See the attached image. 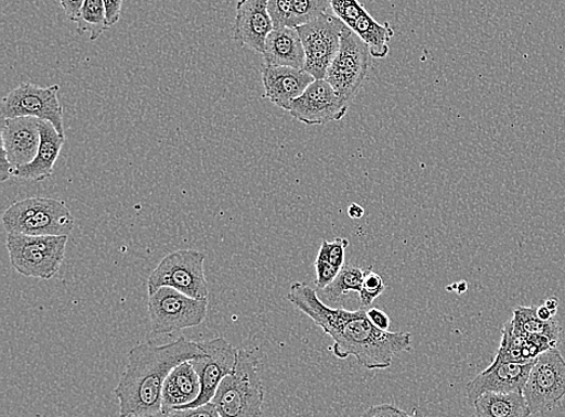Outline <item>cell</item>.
Returning a JSON list of instances; mask_svg holds the SVG:
<instances>
[{
    "label": "cell",
    "mask_w": 565,
    "mask_h": 417,
    "mask_svg": "<svg viewBox=\"0 0 565 417\" xmlns=\"http://www.w3.org/2000/svg\"><path fill=\"white\" fill-rule=\"evenodd\" d=\"M287 301L331 335L335 357L345 360L353 356L365 370H387L394 356L411 349V333L376 329L364 309L331 308L321 301L317 290L305 282L291 285Z\"/></svg>",
    "instance_id": "1"
},
{
    "label": "cell",
    "mask_w": 565,
    "mask_h": 417,
    "mask_svg": "<svg viewBox=\"0 0 565 417\" xmlns=\"http://www.w3.org/2000/svg\"><path fill=\"white\" fill-rule=\"evenodd\" d=\"M203 354L201 343L180 336L166 345L152 343L131 348L127 366L115 388L120 416L134 417L162 410V391L168 375L180 363Z\"/></svg>",
    "instance_id": "2"
},
{
    "label": "cell",
    "mask_w": 565,
    "mask_h": 417,
    "mask_svg": "<svg viewBox=\"0 0 565 417\" xmlns=\"http://www.w3.org/2000/svg\"><path fill=\"white\" fill-rule=\"evenodd\" d=\"M265 388L258 360L247 350H239L235 368L220 384L212 403L221 417H259Z\"/></svg>",
    "instance_id": "3"
},
{
    "label": "cell",
    "mask_w": 565,
    "mask_h": 417,
    "mask_svg": "<svg viewBox=\"0 0 565 417\" xmlns=\"http://www.w3.org/2000/svg\"><path fill=\"white\" fill-rule=\"evenodd\" d=\"M3 226L8 233L28 236H70L75 217L61 200L32 197L12 203L3 214Z\"/></svg>",
    "instance_id": "4"
},
{
    "label": "cell",
    "mask_w": 565,
    "mask_h": 417,
    "mask_svg": "<svg viewBox=\"0 0 565 417\" xmlns=\"http://www.w3.org/2000/svg\"><path fill=\"white\" fill-rule=\"evenodd\" d=\"M70 236H28L8 233L11 266L23 277L50 280L60 271Z\"/></svg>",
    "instance_id": "5"
},
{
    "label": "cell",
    "mask_w": 565,
    "mask_h": 417,
    "mask_svg": "<svg viewBox=\"0 0 565 417\" xmlns=\"http://www.w3.org/2000/svg\"><path fill=\"white\" fill-rule=\"evenodd\" d=\"M205 254L178 250L166 256L148 280L149 296L161 288H172L195 299L209 298V284L204 271Z\"/></svg>",
    "instance_id": "6"
},
{
    "label": "cell",
    "mask_w": 565,
    "mask_h": 417,
    "mask_svg": "<svg viewBox=\"0 0 565 417\" xmlns=\"http://www.w3.org/2000/svg\"><path fill=\"white\" fill-rule=\"evenodd\" d=\"M207 299H195L172 288L149 296L148 311L154 334H172L199 328L207 314Z\"/></svg>",
    "instance_id": "7"
},
{
    "label": "cell",
    "mask_w": 565,
    "mask_h": 417,
    "mask_svg": "<svg viewBox=\"0 0 565 417\" xmlns=\"http://www.w3.org/2000/svg\"><path fill=\"white\" fill-rule=\"evenodd\" d=\"M371 58L370 46L345 24L341 33L340 49L324 81L331 84L341 98L351 103L366 81Z\"/></svg>",
    "instance_id": "8"
},
{
    "label": "cell",
    "mask_w": 565,
    "mask_h": 417,
    "mask_svg": "<svg viewBox=\"0 0 565 417\" xmlns=\"http://www.w3.org/2000/svg\"><path fill=\"white\" fill-rule=\"evenodd\" d=\"M523 396L532 415L554 410L565 397V360L557 348L535 359Z\"/></svg>",
    "instance_id": "9"
},
{
    "label": "cell",
    "mask_w": 565,
    "mask_h": 417,
    "mask_svg": "<svg viewBox=\"0 0 565 417\" xmlns=\"http://www.w3.org/2000/svg\"><path fill=\"white\" fill-rule=\"evenodd\" d=\"M58 96V85L41 87L32 83H23L3 98V119L34 117V119L51 122L57 132L65 137L63 108Z\"/></svg>",
    "instance_id": "10"
},
{
    "label": "cell",
    "mask_w": 565,
    "mask_h": 417,
    "mask_svg": "<svg viewBox=\"0 0 565 417\" xmlns=\"http://www.w3.org/2000/svg\"><path fill=\"white\" fill-rule=\"evenodd\" d=\"M344 28L345 23L334 14L323 15L297 28L306 51L305 70L315 81L326 79L327 71L340 49Z\"/></svg>",
    "instance_id": "11"
},
{
    "label": "cell",
    "mask_w": 565,
    "mask_h": 417,
    "mask_svg": "<svg viewBox=\"0 0 565 417\" xmlns=\"http://www.w3.org/2000/svg\"><path fill=\"white\" fill-rule=\"evenodd\" d=\"M41 120L34 117L3 119L0 179L7 181L17 168L31 163L41 147Z\"/></svg>",
    "instance_id": "12"
},
{
    "label": "cell",
    "mask_w": 565,
    "mask_h": 417,
    "mask_svg": "<svg viewBox=\"0 0 565 417\" xmlns=\"http://www.w3.org/2000/svg\"><path fill=\"white\" fill-rule=\"evenodd\" d=\"M203 354L192 361L201 381V395L188 408L205 406L213 400L216 391L225 377L235 368L239 350L230 344L225 338L201 343ZM186 409V408H185Z\"/></svg>",
    "instance_id": "13"
},
{
    "label": "cell",
    "mask_w": 565,
    "mask_h": 417,
    "mask_svg": "<svg viewBox=\"0 0 565 417\" xmlns=\"http://www.w3.org/2000/svg\"><path fill=\"white\" fill-rule=\"evenodd\" d=\"M349 103L341 98L327 81H315L303 95L297 98L288 113L308 126L326 125L343 120Z\"/></svg>",
    "instance_id": "14"
},
{
    "label": "cell",
    "mask_w": 565,
    "mask_h": 417,
    "mask_svg": "<svg viewBox=\"0 0 565 417\" xmlns=\"http://www.w3.org/2000/svg\"><path fill=\"white\" fill-rule=\"evenodd\" d=\"M534 361L494 363L472 379L466 388L472 404L483 394L523 393Z\"/></svg>",
    "instance_id": "15"
},
{
    "label": "cell",
    "mask_w": 565,
    "mask_h": 417,
    "mask_svg": "<svg viewBox=\"0 0 565 417\" xmlns=\"http://www.w3.org/2000/svg\"><path fill=\"white\" fill-rule=\"evenodd\" d=\"M274 30L269 0H239L233 25V39L258 54H265L268 35Z\"/></svg>",
    "instance_id": "16"
},
{
    "label": "cell",
    "mask_w": 565,
    "mask_h": 417,
    "mask_svg": "<svg viewBox=\"0 0 565 417\" xmlns=\"http://www.w3.org/2000/svg\"><path fill=\"white\" fill-rule=\"evenodd\" d=\"M313 82L315 77L306 70L266 64L262 68L265 98L285 111L290 110L292 103L303 95Z\"/></svg>",
    "instance_id": "17"
},
{
    "label": "cell",
    "mask_w": 565,
    "mask_h": 417,
    "mask_svg": "<svg viewBox=\"0 0 565 417\" xmlns=\"http://www.w3.org/2000/svg\"><path fill=\"white\" fill-rule=\"evenodd\" d=\"M201 381L192 361L179 364L167 377L162 391V410L185 409L201 395Z\"/></svg>",
    "instance_id": "18"
},
{
    "label": "cell",
    "mask_w": 565,
    "mask_h": 417,
    "mask_svg": "<svg viewBox=\"0 0 565 417\" xmlns=\"http://www.w3.org/2000/svg\"><path fill=\"white\" fill-rule=\"evenodd\" d=\"M41 135V147H39L35 159L29 164L17 168L12 177L22 180L44 181L54 173L65 137L57 132L54 125L42 120Z\"/></svg>",
    "instance_id": "19"
},
{
    "label": "cell",
    "mask_w": 565,
    "mask_h": 417,
    "mask_svg": "<svg viewBox=\"0 0 565 417\" xmlns=\"http://www.w3.org/2000/svg\"><path fill=\"white\" fill-rule=\"evenodd\" d=\"M263 60L275 67L305 70L306 51L297 29H274L267 38Z\"/></svg>",
    "instance_id": "20"
},
{
    "label": "cell",
    "mask_w": 565,
    "mask_h": 417,
    "mask_svg": "<svg viewBox=\"0 0 565 417\" xmlns=\"http://www.w3.org/2000/svg\"><path fill=\"white\" fill-rule=\"evenodd\" d=\"M477 417H530L532 415L523 393L483 394L475 403Z\"/></svg>",
    "instance_id": "21"
},
{
    "label": "cell",
    "mask_w": 565,
    "mask_h": 417,
    "mask_svg": "<svg viewBox=\"0 0 565 417\" xmlns=\"http://www.w3.org/2000/svg\"><path fill=\"white\" fill-rule=\"evenodd\" d=\"M349 246L347 238H337L334 242L323 240L319 250L315 269H317L318 291H323L331 285L341 269L345 266V253Z\"/></svg>",
    "instance_id": "22"
},
{
    "label": "cell",
    "mask_w": 565,
    "mask_h": 417,
    "mask_svg": "<svg viewBox=\"0 0 565 417\" xmlns=\"http://www.w3.org/2000/svg\"><path fill=\"white\" fill-rule=\"evenodd\" d=\"M350 30L356 33L362 41L370 46L372 57H387L390 42L394 35V31L388 22L380 23L370 12L365 11L364 14L351 25Z\"/></svg>",
    "instance_id": "23"
},
{
    "label": "cell",
    "mask_w": 565,
    "mask_h": 417,
    "mask_svg": "<svg viewBox=\"0 0 565 417\" xmlns=\"http://www.w3.org/2000/svg\"><path fill=\"white\" fill-rule=\"evenodd\" d=\"M536 307H519L510 320L512 330L523 336H545L558 344L561 336L559 323L555 318L548 321L537 316Z\"/></svg>",
    "instance_id": "24"
},
{
    "label": "cell",
    "mask_w": 565,
    "mask_h": 417,
    "mask_svg": "<svg viewBox=\"0 0 565 417\" xmlns=\"http://www.w3.org/2000/svg\"><path fill=\"white\" fill-rule=\"evenodd\" d=\"M76 24L78 33L89 34L90 42L97 41L105 31L109 30L110 25L103 0H85Z\"/></svg>",
    "instance_id": "25"
},
{
    "label": "cell",
    "mask_w": 565,
    "mask_h": 417,
    "mask_svg": "<svg viewBox=\"0 0 565 417\" xmlns=\"http://www.w3.org/2000/svg\"><path fill=\"white\" fill-rule=\"evenodd\" d=\"M364 272L361 267L353 265H345L340 270L335 280L328 285L322 291L327 302L338 303L341 298L345 297L349 292L360 293L363 286Z\"/></svg>",
    "instance_id": "26"
},
{
    "label": "cell",
    "mask_w": 565,
    "mask_h": 417,
    "mask_svg": "<svg viewBox=\"0 0 565 417\" xmlns=\"http://www.w3.org/2000/svg\"><path fill=\"white\" fill-rule=\"evenodd\" d=\"M331 0H295L294 28L331 14Z\"/></svg>",
    "instance_id": "27"
},
{
    "label": "cell",
    "mask_w": 565,
    "mask_h": 417,
    "mask_svg": "<svg viewBox=\"0 0 565 417\" xmlns=\"http://www.w3.org/2000/svg\"><path fill=\"white\" fill-rule=\"evenodd\" d=\"M386 290V284L377 272L370 268L364 272V280L360 295L361 309L367 310L375 299Z\"/></svg>",
    "instance_id": "28"
},
{
    "label": "cell",
    "mask_w": 565,
    "mask_h": 417,
    "mask_svg": "<svg viewBox=\"0 0 565 417\" xmlns=\"http://www.w3.org/2000/svg\"><path fill=\"white\" fill-rule=\"evenodd\" d=\"M331 8L333 14L343 21L349 29L366 11L360 0H331Z\"/></svg>",
    "instance_id": "29"
},
{
    "label": "cell",
    "mask_w": 565,
    "mask_h": 417,
    "mask_svg": "<svg viewBox=\"0 0 565 417\" xmlns=\"http://www.w3.org/2000/svg\"><path fill=\"white\" fill-rule=\"evenodd\" d=\"M295 0H269V14L276 28H294Z\"/></svg>",
    "instance_id": "30"
},
{
    "label": "cell",
    "mask_w": 565,
    "mask_h": 417,
    "mask_svg": "<svg viewBox=\"0 0 565 417\" xmlns=\"http://www.w3.org/2000/svg\"><path fill=\"white\" fill-rule=\"evenodd\" d=\"M134 417H221L212 403L186 409L161 410L159 413Z\"/></svg>",
    "instance_id": "31"
},
{
    "label": "cell",
    "mask_w": 565,
    "mask_h": 417,
    "mask_svg": "<svg viewBox=\"0 0 565 417\" xmlns=\"http://www.w3.org/2000/svg\"><path fill=\"white\" fill-rule=\"evenodd\" d=\"M361 417H413L397 407L390 404H381L365 411Z\"/></svg>",
    "instance_id": "32"
},
{
    "label": "cell",
    "mask_w": 565,
    "mask_h": 417,
    "mask_svg": "<svg viewBox=\"0 0 565 417\" xmlns=\"http://www.w3.org/2000/svg\"><path fill=\"white\" fill-rule=\"evenodd\" d=\"M366 316L370 318L371 322L375 325L376 329L381 331H388L391 320L385 311L377 308H372L366 310Z\"/></svg>",
    "instance_id": "33"
},
{
    "label": "cell",
    "mask_w": 565,
    "mask_h": 417,
    "mask_svg": "<svg viewBox=\"0 0 565 417\" xmlns=\"http://www.w3.org/2000/svg\"><path fill=\"white\" fill-rule=\"evenodd\" d=\"M105 11H107V20L113 28L121 18L124 0H103Z\"/></svg>",
    "instance_id": "34"
},
{
    "label": "cell",
    "mask_w": 565,
    "mask_h": 417,
    "mask_svg": "<svg viewBox=\"0 0 565 417\" xmlns=\"http://www.w3.org/2000/svg\"><path fill=\"white\" fill-rule=\"evenodd\" d=\"M85 0H60V4L64 11L65 17L71 21L76 22L81 15L82 8Z\"/></svg>",
    "instance_id": "35"
},
{
    "label": "cell",
    "mask_w": 565,
    "mask_h": 417,
    "mask_svg": "<svg viewBox=\"0 0 565 417\" xmlns=\"http://www.w3.org/2000/svg\"><path fill=\"white\" fill-rule=\"evenodd\" d=\"M348 214L352 220H359L364 216V209L358 203H352L349 205Z\"/></svg>",
    "instance_id": "36"
},
{
    "label": "cell",
    "mask_w": 565,
    "mask_h": 417,
    "mask_svg": "<svg viewBox=\"0 0 565 417\" xmlns=\"http://www.w3.org/2000/svg\"><path fill=\"white\" fill-rule=\"evenodd\" d=\"M544 304L556 316L558 309V301L556 298H548Z\"/></svg>",
    "instance_id": "37"
}]
</instances>
